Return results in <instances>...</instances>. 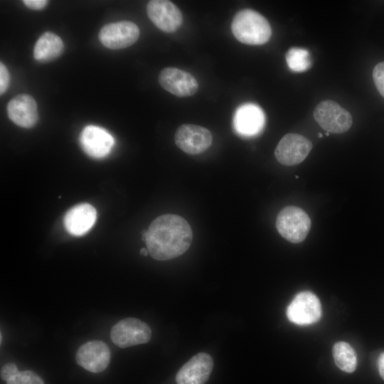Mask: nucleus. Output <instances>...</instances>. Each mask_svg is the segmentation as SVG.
I'll list each match as a JSON object with an SVG mask.
<instances>
[{
    "label": "nucleus",
    "mask_w": 384,
    "mask_h": 384,
    "mask_svg": "<svg viewBox=\"0 0 384 384\" xmlns=\"http://www.w3.org/2000/svg\"><path fill=\"white\" fill-rule=\"evenodd\" d=\"M149 254L157 260H168L183 254L190 247L193 233L186 220L175 214L156 218L143 234Z\"/></svg>",
    "instance_id": "f257e3e1"
},
{
    "label": "nucleus",
    "mask_w": 384,
    "mask_h": 384,
    "mask_svg": "<svg viewBox=\"0 0 384 384\" xmlns=\"http://www.w3.org/2000/svg\"><path fill=\"white\" fill-rule=\"evenodd\" d=\"M231 29L238 41L252 46L265 44L272 35L268 21L260 13L250 9H242L235 15Z\"/></svg>",
    "instance_id": "f03ea898"
},
{
    "label": "nucleus",
    "mask_w": 384,
    "mask_h": 384,
    "mask_svg": "<svg viewBox=\"0 0 384 384\" xmlns=\"http://www.w3.org/2000/svg\"><path fill=\"white\" fill-rule=\"evenodd\" d=\"M311 225L309 215L297 206H287L277 216V231L284 238L293 243L302 242L307 236Z\"/></svg>",
    "instance_id": "7ed1b4c3"
},
{
    "label": "nucleus",
    "mask_w": 384,
    "mask_h": 384,
    "mask_svg": "<svg viewBox=\"0 0 384 384\" xmlns=\"http://www.w3.org/2000/svg\"><path fill=\"white\" fill-rule=\"evenodd\" d=\"M314 117L324 130L335 134L348 131L353 123L351 114L332 100L319 102L314 110Z\"/></svg>",
    "instance_id": "20e7f679"
},
{
    "label": "nucleus",
    "mask_w": 384,
    "mask_h": 384,
    "mask_svg": "<svg viewBox=\"0 0 384 384\" xmlns=\"http://www.w3.org/2000/svg\"><path fill=\"white\" fill-rule=\"evenodd\" d=\"M112 342L119 348L147 343L151 336L150 327L137 318H126L115 324L110 332Z\"/></svg>",
    "instance_id": "39448f33"
},
{
    "label": "nucleus",
    "mask_w": 384,
    "mask_h": 384,
    "mask_svg": "<svg viewBox=\"0 0 384 384\" xmlns=\"http://www.w3.org/2000/svg\"><path fill=\"white\" fill-rule=\"evenodd\" d=\"M288 319L297 325H309L318 321L321 306L318 297L311 292L297 294L287 307Z\"/></svg>",
    "instance_id": "423d86ee"
},
{
    "label": "nucleus",
    "mask_w": 384,
    "mask_h": 384,
    "mask_svg": "<svg viewBox=\"0 0 384 384\" xmlns=\"http://www.w3.org/2000/svg\"><path fill=\"white\" fill-rule=\"evenodd\" d=\"M139 33L137 24L121 21L104 26L99 33V39L110 49H122L133 45L138 40Z\"/></svg>",
    "instance_id": "0eeeda50"
},
{
    "label": "nucleus",
    "mask_w": 384,
    "mask_h": 384,
    "mask_svg": "<svg viewBox=\"0 0 384 384\" xmlns=\"http://www.w3.org/2000/svg\"><path fill=\"white\" fill-rule=\"evenodd\" d=\"M174 141L176 146L183 151L196 155L210 147L213 136L210 132L203 127L184 124L177 129Z\"/></svg>",
    "instance_id": "6e6552de"
},
{
    "label": "nucleus",
    "mask_w": 384,
    "mask_h": 384,
    "mask_svg": "<svg viewBox=\"0 0 384 384\" xmlns=\"http://www.w3.org/2000/svg\"><path fill=\"white\" fill-rule=\"evenodd\" d=\"M312 149L311 142L302 135L287 134L274 150L276 159L284 166H294L302 162Z\"/></svg>",
    "instance_id": "1a4fd4ad"
},
{
    "label": "nucleus",
    "mask_w": 384,
    "mask_h": 384,
    "mask_svg": "<svg viewBox=\"0 0 384 384\" xmlns=\"http://www.w3.org/2000/svg\"><path fill=\"white\" fill-rule=\"evenodd\" d=\"M147 16L160 30L173 33L182 24L183 16L180 9L167 0H152L146 5Z\"/></svg>",
    "instance_id": "9d476101"
},
{
    "label": "nucleus",
    "mask_w": 384,
    "mask_h": 384,
    "mask_svg": "<svg viewBox=\"0 0 384 384\" xmlns=\"http://www.w3.org/2000/svg\"><path fill=\"white\" fill-rule=\"evenodd\" d=\"M158 80L165 90L180 97L194 95L198 87L196 79L191 73L173 67L163 69Z\"/></svg>",
    "instance_id": "9b49d317"
},
{
    "label": "nucleus",
    "mask_w": 384,
    "mask_h": 384,
    "mask_svg": "<svg viewBox=\"0 0 384 384\" xmlns=\"http://www.w3.org/2000/svg\"><path fill=\"white\" fill-rule=\"evenodd\" d=\"M110 351L101 341H91L82 345L76 353V361L82 368L92 373H100L108 366Z\"/></svg>",
    "instance_id": "f8f14e48"
},
{
    "label": "nucleus",
    "mask_w": 384,
    "mask_h": 384,
    "mask_svg": "<svg viewBox=\"0 0 384 384\" xmlns=\"http://www.w3.org/2000/svg\"><path fill=\"white\" fill-rule=\"evenodd\" d=\"M80 142L84 151L95 159L108 155L114 144L113 137L107 130L95 125H89L83 129Z\"/></svg>",
    "instance_id": "ddd939ff"
},
{
    "label": "nucleus",
    "mask_w": 384,
    "mask_h": 384,
    "mask_svg": "<svg viewBox=\"0 0 384 384\" xmlns=\"http://www.w3.org/2000/svg\"><path fill=\"white\" fill-rule=\"evenodd\" d=\"M213 367L211 356L206 353H198L188 361L176 376L177 384H205Z\"/></svg>",
    "instance_id": "4468645a"
},
{
    "label": "nucleus",
    "mask_w": 384,
    "mask_h": 384,
    "mask_svg": "<svg viewBox=\"0 0 384 384\" xmlns=\"http://www.w3.org/2000/svg\"><path fill=\"white\" fill-rule=\"evenodd\" d=\"M265 124V116L262 110L257 105L246 103L235 111L233 124L236 132L245 137L259 134Z\"/></svg>",
    "instance_id": "2eb2a0df"
},
{
    "label": "nucleus",
    "mask_w": 384,
    "mask_h": 384,
    "mask_svg": "<svg viewBox=\"0 0 384 384\" xmlns=\"http://www.w3.org/2000/svg\"><path fill=\"white\" fill-rule=\"evenodd\" d=\"M7 114L16 125L23 128L32 127L38 121L36 102L27 94L16 95L8 103Z\"/></svg>",
    "instance_id": "dca6fc26"
},
{
    "label": "nucleus",
    "mask_w": 384,
    "mask_h": 384,
    "mask_svg": "<svg viewBox=\"0 0 384 384\" xmlns=\"http://www.w3.org/2000/svg\"><path fill=\"white\" fill-rule=\"evenodd\" d=\"M97 218L95 208L88 203H80L69 209L64 217L66 230L75 236L87 233Z\"/></svg>",
    "instance_id": "f3484780"
},
{
    "label": "nucleus",
    "mask_w": 384,
    "mask_h": 384,
    "mask_svg": "<svg viewBox=\"0 0 384 384\" xmlns=\"http://www.w3.org/2000/svg\"><path fill=\"white\" fill-rule=\"evenodd\" d=\"M63 42L60 36L48 31L40 36L33 49L34 58L41 63L50 62L63 51Z\"/></svg>",
    "instance_id": "a211bd4d"
},
{
    "label": "nucleus",
    "mask_w": 384,
    "mask_h": 384,
    "mask_svg": "<svg viewBox=\"0 0 384 384\" xmlns=\"http://www.w3.org/2000/svg\"><path fill=\"white\" fill-rule=\"evenodd\" d=\"M333 356L336 365L343 371L353 372L357 366V356L353 348L348 343L340 341L333 347Z\"/></svg>",
    "instance_id": "6ab92c4d"
},
{
    "label": "nucleus",
    "mask_w": 384,
    "mask_h": 384,
    "mask_svg": "<svg viewBox=\"0 0 384 384\" xmlns=\"http://www.w3.org/2000/svg\"><path fill=\"white\" fill-rule=\"evenodd\" d=\"M285 58L289 68L294 72H304L311 66L310 53L304 48H292L287 52Z\"/></svg>",
    "instance_id": "aec40b11"
},
{
    "label": "nucleus",
    "mask_w": 384,
    "mask_h": 384,
    "mask_svg": "<svg viewBox=\"0 0 384 384\" xmlns=\"http://www.w3.org/2000/svg\"><path fill=\"white\" fill-rule=\"evenodd\" d=\"M6 383L7 384H44L41 378L31 370L19 371Z\"/></svg>",
    "instance_id": "412c9836"
},
{
    "label": "nucleus",
    "mask_w": 384,
    "mask_h": 384,
    "mask_svg": "<svg viewBox=\"0 0 384 384\" xmlns=\"http://www.w3.org/2000/svg\"><path fill=\"white\" fill-rule=\"evenodd\" d=\"M373 78L378 91L384 97V61L375 66Z\"/></svg>",
    "instance_id": "4be33fe9"
},
{
    "label": "nucleus",
    "mask_w": 384,
    "mask_h": 384,
    "mask_svg": "<svg viewBox=\"0 0 384 384\" xmlns=\"http://www.w3.org/2000/svg\"><path fill=\"white\" fill-rule=\"evenodd\" d=\"M10 81L9 73L5 65L0 63V94L3 95L7 90Z\"/></svg>",
    "instance_id": "5701e85b"
},
{
    "label": "nucleus",
    "mask_w": 384,
    "mask_h": 384,
    "mask_svg": "<svg viewBox=\"0 0 384 384\" xmlns=\"http://www.w3.org/2000/svg\"><path fill=\"white\" fill-rule=\"evenodd\" d=\"M19 371L14 363H9L2 366L1 369V378L8 381L15 376Z\"/></svg>",
    "instance_id": "b1692460"
},
{
    "label": "nucleus",
    "mask_w": 384,
    "mask_h": 384,
    "mask_svg": "<svg viewBox=\"0 0 384 384\" xmlns=\"http://www.w3.org/2000/svg\"><path fill=\"white\" fill-rule=\"evenodd\" d=\"M23 3L28 8L33 10H41L48 4L46 0H24Z\"/></svg>",
    "instance_id": "393cba45"
},
{
    "label": "nucleus",
    "mask_w": 384,
    "mask_h": 384,
    "mask_svg": "<svg viewBox=\"0 0 384 384\" xmlns=\"http://www.w3.org/2000/svg\"><path fill=\"white\" fill-rule=\"evenodd\" d=\"M378 367L380 375L384 380V352L378 358Z\"/></svg>",
    "instance_id": "a878e982"
},
{
    "label": "nucleus",
    "mask_w": 384,
    "mask_h": 384,
    "mask_svg": "<svg viewBox=\"0 0 384 384\" xmlns=\"http://www.w3.org/2000/svg\"><path fill=\"white\" fill-rule=\"evenodd\" d=\"M148 253H149V252H148L147 249L142 248L140 250V254L142 255L143 256H147Z\"/></svg>",
    "instance_id": "bb28decb"
},
{
    "label": "nucleus",
    "mask_w": 384,
    "mask_h": 384,
    "mask_svg": "<svg viewBox=\"0 0 384 384\" xmlns=\"http://www.w3.org/2000/svg\"><path fill=\"white\" fill-rule=\"evenodd\" d=\"M319 137H322L321 134H319Z\"/></svg>",
    "instance_id": "cd10ccee"
}]
</instances>
